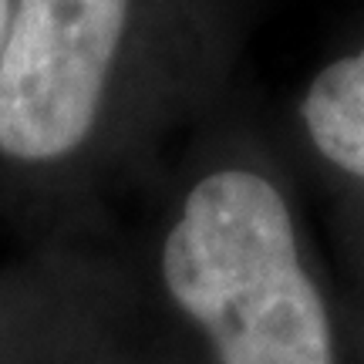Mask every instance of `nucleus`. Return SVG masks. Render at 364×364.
<instances>
[{
    "label": "nucleus",
    "mask_w": 364,
    "mask_h": 364,
    "mask_svg": "<svg viewBox=\"0 0 364 364\" xmlns=\"http://www.w3.org/2000/svg\"><path fill=\"white\" fill-rule=\"evenodd\" d=\"M159 267L220 364H334L331 321L300 263L290 209L260 172L216 169L196 182Z\"/></svg>",
    "instance_id": "obj_1"
},
{
    "label": "nucleus",
    "mask_w": 364,
    "mask_h": 364,
    "mask_svg": "<svg viewBox=\"0 0 364 364\" xmlns=\"http://www.w3.org/2000/svg\"><path fill=\"white\" fill-rule=\"evenodd\" d=\"M129 24V0H17L0 54V152L58 162L85 145Z\"/></svg>",
    "instance_id": "obj_2"
},
{
    "label": "nucleus",
    "mask_w": 364,
    "mask_h": 364,
    "mask_svg": "<svg viewBox=\"0 0 364 364\" xmlns=\"http://www.w3.org/2000/svg\"><path fill=\"white\" fill-rule=\"evenodd\" d=\"M300 118L327 162L364 179V48L317 71Z\"/></svg>",
    "instance_id": "obj_3"
},
{
    "label": "nucleus",
    "mask_w": 364,
    "mask_h": 364,
    "mask_svg": "<svg viewBox=\"0 0 364 364\" xmlns=\"http://www.w3.org/2000/svg\"><path fill=\"white\" fill-rule=\"evenodd\" d=\"M11 0H0V54H4V44H7V31H11Z\"/></svg>",
    "instance_id": "obj_4"
}]
</instances>
